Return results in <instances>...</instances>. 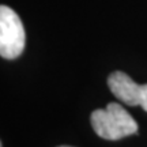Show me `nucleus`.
Masks as SVG:
<instances>
[{"instance_id":"1","label":"nucleus","mask_w":147,"mask_h":147,"mask_svg":"<svg viewBox=\"0 0 147 147\" xmlns=\"http://www.w3.org/2000/svg\"><path fill=\"white\" fill-rule=\"evenodd\" d=\"M94 132L105 140H120L138 132V123L120 104L110 102L105 109H95L90 116Z\"/></svg>"},{"instance_id":"2","label":"nucleus","mask_w":147,"mask_h":147,"mask_svg":"<svg viewBox=\"0 0 147 147\" xmlns=\"http://www.w3.org/2000/svg\"><path fill=\"white\" fill-rule=\"evenodd\" d=\"M26 34L19 15L7 7H0V55L7 60L19 57L25 49Z\"/></svg>"},{"instance_id":"3","label":"nucleus","mask_w":147,"mask_h":147,"mask_svg":"<svg viewBox=\"0 0 147 147\" xmlns=\"http://www.w3.org/2000/svg\"><path fill=\"white\" fill-rule=\"evenodd\" d=\"M108 86L117 100L129 106H142L147 112V84H138L125 72L115 71L108 78Z\"/></svg>"},{"instance_id":"4","label":"nucleus","mask_w":147,"mask_h":147,"mask_svg":"<svg viewBox=\"0 0 147 147\" xmlns=\"http://www.w3.org/2000/svg\"><path fill=\"white\" fill-rule=\"evenodd\" d=\"M59 147H72V146H59Z\"/></svg>"}]
</instances>
